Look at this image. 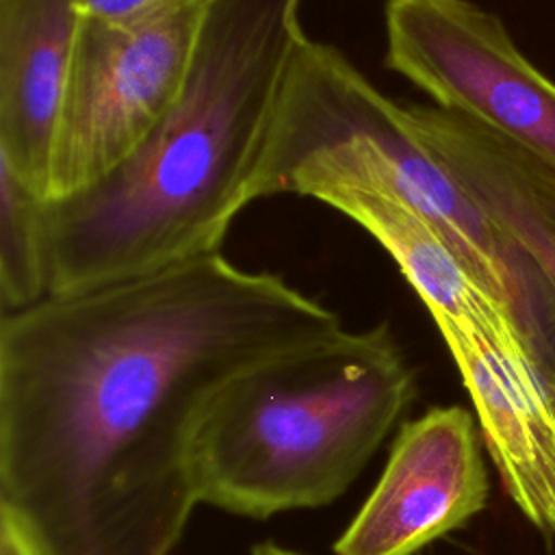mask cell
Instances as JSON below:
<instances>
[{
    "label": "cell",
    "mask_w": 555,
    "mask_h": 555,
    "mask_svg": "<svg viewBox=\"0 0 555 555\" xmlns=\"http://www.w3.org/2000/svg\"><path fill=\"white\" fill-rule=\"evenodd\" d=\"M340 330L332 308L221 251L4 312L0 512L39 555H171L199 505L212 399Z\"/></svg>",
    "instance_id": "6da1fadb"
},
{
    "label": "cell",
    "mask_w": 555,
    "mask_h": 555,
    "mask_svg": "<svg viewBox=\"0 0 555 555\" xmlns=\"http://www.w3.org/2000/svg\"><path fill=\"white\" fill-rule=\"evenodd\" d=\"M304 0H208L184 87L137 154L43 202L50 293L219 251L308 37Z\"/></svg>",
    "instance_id": "7a4b0ae2"
},
{
    "label": "cell",
    "mask_w": 555,
    "mask_h": 555,
    "mask_svg": "<svg viewBox=\"0 0 555 555\" xmlns=\"http://www.w3.org/2000/svg\"><path fill=\"white\" fill-rule=\"evenodd\" d=\"M416 397L388 323L338 334L236 375L199 427V505L267 520L334 503Z\"/></svg>",
    "instance_id": "3957f363"
},
{
    "label": "cell",
    "mask_w": 555,
    "mask_h": 555,
    "mask_svg": "<svg viewBox=\"0 0 555 555\" xmlns=\"http://www.w3.org/2000/svg\"><path fill=\"white\" fill-rule=\"evenodd\" d=\"M338 186L382 189L421 212L514 317L555 375V295L453 171L418 137L408 106L338 48L304 39L249 180L247 204Z\"/></svg>",
    "instance_id": "277c9868"
},
{
    "label": "cell",
    "mask_w": 555,
    "mask_h": 555,
    "mask_svg": "<svg viewBox=\"0 0 555 555\" xmlns=\"http://www.w3.org/2000/svg\"><path fill=\"white\" fill-rule=\"evenodd\" d=\"M206 7L208 0H178L137 22L80 20L50 199L91 189L147 141L184 87Z\"/></svg>",
    "instance_id": "5b68a950"
},
{
    "label": "cell",
    "mask_w": 555,
    "mask_h": 555,
    "mask_svg": "<svg viewBox=\"0 0 555 555\" xmlns=\"http://www.w3.org/2000/svg\"><path fill=\"white\" fill-rule=\"evenodd\" d=\"M388 69L555 169V82L470 0H388Z\"/></svg>",
    "instance_id": "8992f818"
},
{
    "label": "cell",
    "mask_w": 555,
    "mask_h": 555,
    "mask_svg": "<svg viewBox=\"0 0 555 555\" xmlns=\"http://www.w3.org/2000/svg\"><path fill=\"white\" fill-rule=\"evenodd\" d=\"M483 449L477 418L462 405L429 408L405 421L334 555H418L466 527L488 505Z\"/></svg>",
    "instance_id": "52a82bcc"
},
{
    "label": "cell",
    "mask_w": 555,
    "mask_h": 555,
    "mask_svg": "<svg viewBox=\"0 0 555 555\" xmlns=\"http://www.w3.org/2000/svg\"><path fill=\"white\" fill-rule=\"evenodd\" d=\"M80 20L74 0H0V163L43 202Z\"/></svg>",
    "instance_id": "ba28073f"
},
{
    "label": "cell",
    "mask_w": 555,
    "mask_h": 555,
    "mask_svg": "<svg viewBox=\"0 0 555 555\" xmlns=\"http://www.w3.org/2000/svg\"><path fill=\"white\" fill-rule=\"evenodd\" d=\"M408 113L555 295V169L464 115L425 104H410Z\"/></svg>",
    "instance_id": "9c48e42d"
},
{
    "label": "cell",
    "mask_w": 555,
    "mask_h": 555,
    "mask_svg": "<svg viewBox=\"0 0 555 555\" xmlns=\"http://www.w3.org/2000/svg\"><path fill=\"white\" fill-rule=\"evenodd\" d=\"M317 202L338 210L377 241L425 304L436 325L451 321H514L509 310L477 282L447 238L392 193L338 186L321 193Z\"/></svg>",
    "instance_id": "30bf717a"
},
{
    "label": "cell",
    "mask_w": 555,
    "mask_h": 555,
    "mask_svg": "<svg viewBox=\"0 0 555 555\" xmlns=\"http://www.w3.org/2000/svg\"><path fill=\"white\" fill-rule=\"evenodd\" d=\"M50 295L43 199L0 163V304L24 310Z\"/></svg>",
    "instance_id": "8fae6325"
},
{
    "label": "cell",
    "mask_w": 555,
    "mask_h": 555,
    "mask_svg": "<svg viewBox=\"0 0 555 555\" xmlns=\"http://www.w3.org/2000/svg\"><path fill=\"white\" fill-rule=\"evenodd\" d=\"M80 17L106 22V24H126L143 20L178 0H74Z\"/></svg>",
    "instance_id": "7c38bea8"
},
{
    "label": "cell",
    "mask_w": 555,
    "mask_h": 555,
    "mask_svg": "<svg viewBox=\"0 0 555 555\" xmlns=\"http://www.w3.org/2000/svg\"><path fill=\"white\" fill-rule=\"evenodd\" d=\"M0 555H39L24 529L4 512H0Z\"/></svg>",
    "instance_id": "4fadbf2b"
},
{
    "label": "cell",
    "mask_w": 555,
    "mask_h": 555,
    "mask_svg": "<svg viewBox=\"0 0 555 555\" xmlns=\"http://www.w3.org/2000/svg\"><path fill=\"white\" fill-rule=\"evenodd\" d=\"M249 555H304V553L293 551V548L282 546V544H275V542H260V544L251 546Z\"/></svg>",
    "instance_id": "5bb4252c"
}]
</instances>
